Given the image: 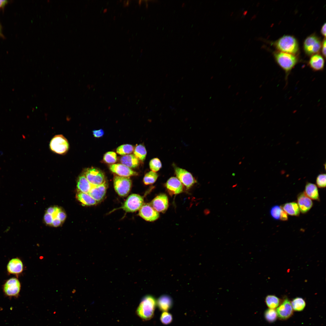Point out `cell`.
<instances>
[{
  "label": "cell",
  "instance_id": "cell-1",
  "mask_svg": "<svg viewBox=\"0 0 326 326\" xmlns=\"http://www.w3.org/2000/svg\"><path fill=\"white\" fill-rule=\"evenodd\" d=\"M274 56L276 62L284 71L286 84L291 71L298 62V58L295 55L280 51L276 52Z\"/></svg>",
  "mask_w": 326,
  "mask_h": 326
},
{
  "label": "cell",
  "instance_id": "cell-2",
  "mask_svg": "<svg viewBox=\"0 0 326 326\" xmlns=\"http://www.w3.org/2000/svg\"><path fill=\"white\" fill-rule=\"evenodd\" d=\"M156 304L155 298L147 295L143 297L136 310L137 315L144 320H148L153 316Z\"/></svg>",
  "mask_w": 326,
  "mask_h": 326
},
{
  "label": "cell",
  "instance_id": "cell-3",
  "mask_svg": "<svg viewBox=\"0 0 326 326\" xmlns=\"http://www.w3.org/2000/svg\"><path fill=\"white\" fill-rule=\"evenodd\" d=\"M274 44L279 51L295 55L299 50V45L296 39L290 35L283 36Z\"/></svg>",
  "mask_w": 326,
  "mask_h": 326
},
{
  "label": "cell",
  "instance_id": "cell-4",
  "mask_svg": "<svg viewBox=\"0 0 326 326\" xmlns=\"http://www.w3.org/2000/svg\"><path fill=\"white\" fill-rule=\"evenodd\" d=\"M114 189L120 196L125 197L127 195L131 189L132 182L128 177L116 176L114 178Z\"/></svg>",
  "mask_w": 326,
  "mask_h": 326
},
{
  "label": "cell",
  "instance_id": "cell-5",
  "mask_svg": "<svg viewBox=\"0 0 326 326\" xmlns=\"http://www.w3.org/2000/svg\"><path fill=\"white\" fill-rule=\"evenodd\" d=\"M143 203L142 197L137 194H133L128 197L121 208L127 212H133L139 210Z\"/></svg>",
  "mask_w": 326,
  "mask_h": 326
},
{
  "label": "cell",
  "instance_id": "cell-6",
  "mask_svg": "<svg viewBox=\"0 0 326 326\" xmlns=\"http://www.w3.org/2000/svg\"><path fill=\"white\" fill-rule=\"evenodd\" d=\"M321 45L320 39L316 36L313 34L305 39L304 42L303 48L307 55H313L317 54L320 51Z\"/></svg>",
  "mask_w": 326,
  "mask_h": 326
},
{
  "label": "cell",
  "instance_id": "cell-7",
  "mask_svg": "<svg viewBox=\"0 0 326 326\" xmlns=\"http://www.w3.org/2000/svg\"><path fill=\"white\" fill-rule=\"evenodd\" d=\"M50 146L53 152L59 154L66 153L69 148L67 140L63 136L61 135H56L52 138L50 141Z\"/></svg>",
  "mask_w": 326,
  "mask_h": 326
},
{
  "label": "cell",
  "instance_id": "cell-8",
  "mask_svg": "<svg viewBox=\"0 0 326 326\" xmlns=\"http://www.w3.org/2000/svg\"><path fill=\"white\" fill-rule=\"evenodd\" d=\"M21 289V284L16 278L12 277L6 281L3 286V291L8 297H18Z\"/></svg>",
  "mask_w": 326,
  "mask_h": 326
},
{
  "label": "cell",
  "instance_id": "cell-9",
  "mask_svg": "<svg viewBox=\"0 0 326 326\" xmlns=\"http://www.w3.org/2000/svg\"><path fill=\"white\" fill-rule=\"evenodd\" d=\"M174 171L177 178L187 188H190L196 183L192 174L186 170L176 167Z\"/></svg>",
  "mask_w": 326,
  "mask_h": 326
},
{
  "label": "cell",
  "instance_id": "cell-10",
  "mask_svg": "<svg viewBox=\"0 0 326 326\" xmlns=\"http://www.w3.org/2000/svg\"><path fill=\"white\" fill-rule=\"evenodd\" d=\"M84 175L88 181L94 185H100L105 181L103 173L94 168L87 169L85 172Z\"/></svg>",
  "mask_w": 326,
  "mask_h": 326
},
{
  "label": "cell",
  "instance_id": "cell-11",
  "mask_svg": "<svg viewBox=\"0 0 326 326\" xmlns=\"http://www.w3.org/2000/svg\"><path fill=\"white\" fill-rule=\"evenodd\" d=\"M139 214L145 220L150 222L156 220L159 216L158 212L148 204L143 205L139 209Z\"/></svg>",
  "mask_w": 326,
  "mask_h": 326
},
{
  "label": "cell",
  "instance_id": "cell-12",
  "mask_svg": "<svg viewBox=\"0 0 326 326\" xmlns=\"http://www.w3.org/2000/svg\"><path fill=\"white\" fill-rule=\"evenodd\" d=\"M151 205L158 212H164L168 206L167 196L165 194L159 195L153 200Z\"/></svg>",
  "mask_w": 326,
  "mask_h": 326
},
{
  "label": "cell",
  "instance_id": "cell-13",
  "mask_svg": "<svg viewBox=\"0 0 326 326\" xmlns=\"http://www.w3.org/2000/svg\"><path fill=\"white\" fill-rule=\"evenodd\" d=\"M109 168L111 171L120 176L129 177L138 174L136 172L122 164L111 165H110Z\"/></svg>",
  "mask_w": 326,
  "mask_h": 326
},
{
  "label": "cell",
  "instance_id": "cell-14",
  "mask_svg": "<svg viewBox=\"0 0 326 326\" xmlns=\"http://www.w3.org/2000/svg\"><path fill=\"white\" fill-rule=\"evenodd\" d=\"M277 316L280 319H285L289 318L293 313L291 302L287 299L284 300L276 310Z\"/></svg>",
  "mask_w": 326,
  "mask_h": 326
},
{
  "label": "cell",
  "instance_id": "cell-15",
  "mask_svg": "<svg viewBox=\"0 0 326 326\" xmlns=\"http://www.w3.org/2000/svg\"><path fill=\"white\" fill-rule=\"evenodd\" d=\"M165 186L169 193L171 195L179 194L182 192L183 187L182 184L175 177H171L167 181Z\"/></svg>",
  "mask_w": 326,
  "mask_h": 326
},
{
  "label": "cell",
  "instance_id": "cell-16",
  "mask_svg": "<svg viewBox=\"0 0 326 326\" xmlns=\"http://www.w3.org/2000/svg\"><path fill=\"white\" fill-rule=\"evenodd\" d=\"M7 272L9 274L18 276L23 272L24 266L21 260L16 257L9 260L7 264Z\"/></svg>",
  "mask_w": 326,
  "mask_h": 326
},
{
  "label": "cell",
  "instance_id": "cell-17",
  "mask_svg": "<svg viewBox=\"0 0 326 326\" xmlns=\"http://www.w3.org/2000/svg\"><path fill=\"white\" fill-rule=\"evenodd\" d=\"M107 187L106 181L100 185H94L88 194L97 202H98L102 200L105 196Z\"/></svg>",
  "mask_w": 326,
  "mask_h": 326
},
{
  "label": "cell",
  "instance_id": "cell-18",
  "mask_svg": "<svg viewBox=\"0 0 326 326\" xmlns=\"http://www.w3.org/2000/svg\"><path fill=\"white\" fill-rule=\"evenodd\" d=\"M308 65L314 71H321L324 69V60L323 56L318 54L312 55L308 62Z\"/></svg>",
  "mask_w": 326,
  "mask_h": 326
},
{
  "label": "cell",
  "instance_id": "cell-19",
  "mask_svg": "<svg viewBox=\"0 0 326 326\" xmlns=\"http://www.w3.org/2000/svg\"><path fill=\"white\" fill-rule=\"evenodd\" d=\"M297 203L299 210L302 213H305L312 208L313 203L304 192L300 193L297 197Z\"/></svg>",
  "mask_w": 326,
  "mask_h": 326
},
{
  "label": "cell",
  "instance_id": "cell-20",
  "mask_svg": "<svg viewBox=\"0 0 326 326\" xmlns=\"http://www.w3.org/2000/svg\"><path fill=\"white\" fill-rule=\"evenodd\" d=\"M156 304L159 309L161 311L166 312L172 306L173 301L171 298L167 295H163L158 299Z\"/></svg>",
  "mask_w": 326,
  "mask_h": 326
},
{
  "label": "cell",
  "instance_id": "cell-21",
  "mask_svg": "<svg viewBox=\"0 0 326 326\" xmlns=\"http://www.w3.org/2000/svg\"><path fill=\"white\" fill-rule=\"evenodd\" d=\"M94 185L88 181L84 174H82L78 177L77 183L78 191L88 194Z\"/></svg>",
  "mask_w": 326,
  "mask_h": 326
},
{
  "label": "cell",
  "instance_id": "cell-22",
  "mask_svg": "<svg viewBox=\"0 0 326 326\" xmlns=\"http://www.w3.org/2000/svg\"><path fill=\"white\" fill-rule=\"evenodd\" d=\"M121 163L129 168H135L139 164V160L133 154L126 155L123 156L120 159Z\"/></svg>",
  "mask_w": 326,
  "mask_h": 326
},
{
  "label": "cell",
  "instance_id": "cell-23",
  "mask_svg": "<svg viewBox=\"0 0 326 326\" xmlns=\"http://www.w3.org/2000/svg\"><path fill=\"white\" fill-rule=\"evenodd\" d=\"M304 193L310 199L319 200L318 190L315 184L310 183H307L305 186Z\"/></svg>",
  "mask_w": 326,
  "mask_h": 326
},
{
  "label": "cell",
  "instance_id": "cell-24",
  "mask_svg": "<svg viewBox=\"0 0 326 326\" xmlns=\"http://www.w3.org/2000/svg\"><path fill=\"white\" fill-rule=\"evenodd\" d=\"M76 197L78 200L85 205H93L96 204L97 202L88 194L79 191L77 193Z\"/></svg>",
  "mask_w": 326,
  "mask_h": 326
},
{
  "label": "cell",
  "instance_id": "cell-25",
  "mask_svg": "<svg viewBox=\"0 0 326 326\" xmlns=\"http://www.w3.org/2000/svg\"><path fill=\"white\" fill-rule=\"evenodd\" d=\"M283 210L287 214L292 216H299L300 210L297 203L295 202L287 203L285 204L282 207Z\"/></svg>",
  "mask_w": 326,
  "mask_h": 326
},
{
  "label": "cell",
  "instance_id": "cell-26",
  "mask_svg": "<svg viewBox=\"0 0 326 326\" xmlns=\"http://www.w3.org/2000/svg\"><path fill=\"white\" fill-rule=\"evenodd\" d=\"M134 155L138 160L143 161L145 158L147 151L145 147L142 144L137 145L134 151Z\"/></svg>",
  "mask_w": 326,
  "mask_h": 326
},
{
  "label": "cell",
  "instance_id": "cell-27",
  "mask_svg": "<svg viewBox=\"0 0 326 326\" xmlns=\"http://www.w3.org/2000/svg\"><path fill=\"white\" fill-rule=\"evenodd\" d=\"M267 305L270 308L274 309L278 306L280 304V299L273 295H267L265 298Z\"/></svg>",
  "mask_w": 326,
  "mask_h": 326
},
{
  "label": "cell",
  "instance_id": "cell-28",
  "mask_svg": "<svg viewBox=\"0 0 326 326\" xmlns=\"http://www.w3.org/2000/svg\"><path fill=\"white\" fill-rule=\"evenodd\" d=\"M292 309L296 311H302L305 306V302L302 298L296 297L294 299L291 303Z\"/></svg>",
  "mask_w": 326,
  "mask_h": 326
},
{
  "label": "cell",
  "instance_id": "cell-29",
  "mask_svg": "<svg viewBox=\"0 0 326 326\" xmlns=\"http://www.w3.org/2000/svg\"><path fill=\"white\" fill-rule=\"evenodd\" d=\"M158 175L156 172L151 171L147 173L145 175L143 181L145 185L151 184L156 181Z\"/></svg>",
  "mask_w": 326,
  "mask_h": 326
},
{
  "label": "cell",
  "instance_id": "cell-30",
  "mask_svg": "<svg viewBox=\"0 0 326 326\" xmlns=\"http://www.w3.org/2000/svg\"><path fill=\"white\" fill-rule=\"evenodd\" d=\"M134 150L133 146L130 144H124L119 146L117 149V152L121 155H125L131 153Z\"/></svg>",
  "mask_w": 326,
  "mask_h": 326
},
{
  "label": "cell",
  "instance_id": "cell-31",
  "mask_svg": "<svg viewBox=\"0 0 326 326\" xmlns=\"http://www.w3.org/2000/svg\"><path fill=\"white\" fill-rule=\"evenodd\" d=\"M264 316L267 321L272 322L276 320L277 315L276 311L275 309L269 308L265 312Z\"/></svg>",
  "mask_w": 326,
  "mask_h": 326
},
{
  "label": "cell",
  "instance_id": "cell-32",
  "mask_svg": "<svg viewBox=\"0 0 326 326\" xmlns=\"http://www.w3.org/2000/svg\"><path fill=\"white\" fill-rule=\"evenodd\" d=\"M149 165L152 171L155 172L158 171L162 167L161 162L158 158L152 159L150 161Z\"/></svg>",
  "mask_w": 326,
  "mask_h": 326
},
{
  "label": "cell",
  "instance_id": "cell-33",
  "mask_svg": "<svg viewBox=\"0 0 326 326\" xmlns=\"http://www.w3.org/2000/svg\"><path fill=\"white\" fill-rule=\"evenodd\" d=\"M117 155L114 152H108L104 155L103 159L106 163L109 164L115 163L117 160Z\"/></svg>",
  "mask_w": 326,
  "mask_h": 326
},
{
  "label": "cell",
  "instance_id": "cell-34",
  "mask_svg": "<svg viewBox=\"0 0 326 326\" xmlns=\"http://www.w3.org/2000/svg\"><path fill=\"white\" fill-rule=\"evenodd\" d=\"M282 208L279 205H275L270 209V213L271 216L275 220L280 219Z\"/></svg>",
  "mask_w": 326,
  "mask_h": 326
},
{
  "label": "cell",
  "instance_id": "cell-35",
  "mask_svg": "<svg viewBox=\"0 0 326 326\" xmlns=\"http://www.w3.org/2000/svg\"><path fill=\"white\" fill-rule=\"evenodd\" d=\"M173 319L172 315L166 312H163L160 317V320L162 323L165 324H170Z\"/></svg>",
  "mask_w": 326,
  "mask_h": 326
},
{
  "label": "cell",
  "instance_id": "cell-36",
  "mask_svg": "<svg viewBox=\"0 0 326 326\" xmlns=\"http://www.w3.org/2000/svg\"><path fill=\"white\" fill-rule=\"evenodd\" d=\"M316 184L320 188H324L326 186V174H320L318 175L316 178Z\"/></svg>",
  "mask_w": 326,
  "mask_h": 326
},
{
  "label": "cell",
  "instance_id": "cell-37",
  "mask_svg": "<svg viewBox=\"0 0 326 326\" xmlns=\"http://www.w3.org/2000/svg\"><path fill=\"white\" fill-rule=\"evenodd\" d=\"M66 216V213L60 208L57 212L56 216V217L59 219L62 222L65 220Z\"/></svg>",
  "mask_w": 326,
  "mask_h": 326
},
{
  "label": "cell",
  "instance_id": "cell-38",
  "mask_svg": "<svg viewBox=\"0 0 326 326\" xmlns=\"http://www.w3.org/2000/svg\"><path fill=\"white\" fill-rule=\"evenodd\" d=\"M53 218L52 215L46 213L44 216V221L48 225H52Z\"/></svg>",
  "mask_w": 326,
  "mask_h": 326
},
{
  "label": "cell",
  "instance_id": "cell-39",
  "mask_svg": "<svg viewBox=\"0 0 326 326\" xmlns=\"http://www.w3.org/2000/svg\"><path fill=\"white\" fill-rule=\"evenodd\" d=\"M93 134L94 137L96 138H99L102 137L104 135V130L100 129L99 130H95L93 131Z\"/></svg>",
  "mask_w": 326,
  "mask_h": 326
},
{
  "label": "cell",
  "instance_id": "cell-40",
  "mask_svg": "<svg viewBox=\"0 0 326 326\" xmlns=\"http://www.w3.org/2000/svg\"><path fill=\"white\" fill-rule=\"evenodd\" d=\"M62 222L57 218L56 217L53 218L52 225L53 227H57L60 226L62 223Z\"/></svg>",
  "mask_w": 326,
  "mask_h": 326
},
{
  "label": "cell",
  "instance_id": "cell-41",
  "mask_svg": "<svg viewBox=\"0 0 326 326\" xmlns=\"http://www.w3.org/2000/svg\"><path fill=\"white\" fill-rule=\"evenodd\" d=\"M288 219L287 213L282 209L281 212L280 219L283 221H286L288 220Z\"/></svg>",
  "mask_w": 326,
  "mask_h": 326
},
{
  "label": "cell",
  "instance_id": "cell-42",
  "mask_svg": "<svg viewBox=\"0 0 326 326\" xmlns=\"http://www.w3.org/2000/svg\"><path fill=\"white\" fill-rule=\"evenodd\" d=\"M326 39L325 38L323 40L321 45L322 53L325 58L326 57Z\"/></svg>",
  "mask_w": 326,
  "mask_h": 326
},
{
  "label": "cell",
  "instance_id": "cell-43",
  "mask_svg": "<svg viewBox=\"0 0 326 326\" xmlns=\"http://www.w3.org/2000/svg\"><path fill=\"white\" fill-rule=\"evenodd\" d=\"M321 34L325 37L326 36V23H325L322 26L321 29Z\"/></svg>",
  "mask_w": 326,
  "mask_h": 326
},
{
  "label": "cell",
  "instance_id": "cell-44",
  "mask_svg": "<svg viewBox=\"0 0 326 326\" xmlns=\"http://www.w3.org/2000/svg\"><path fill=\"white\" fill-rule=\"evenodd\" d=\"M8 1L5 0H0V8L4 7L7 3Z\"/></svg>",
  "mask_w": 326,
  "mask_h": 326
},
{
  "label": "cell",
  "instance_id": "cell-45",
  "mask_svg": "<svg viewBox=\"0 0 326 326\" xmlns=\"http://www.w3.org/2000/svg\"><path fill=\"white\" fill-rule=\"evenodd\" d=\"M130 0H124L123 2V6L124 7H126L128 6L129 5L130 3Z\"/></svg>",
  "mask_w": 326,
  "mask_h": 326
},
{
  "label": "cell",
  "instance_id": "cell-46",
  "mask_svg": "<svg viewBox=\"0 0 326 326\" xmlns=\"http://www.w3.org/2000/svg\"><path fill=\"white\" fill-rule=\"evenodd\" d=\"M142 0H139V5H141V3H142Z\"/></svg>",
  "mask_w": 326,
  "mask_h": 326
},
{
  "label": "cell",
  "instance_id": "cell-47",
  "mask_svg": "<svg viewBox=\"0 0 326 326\" xmlns=\"http://www.w3.org/2000/svg\"><path fill=\"white\" fill-rule=\"evenodd\" d=\"M107 11V8H105V9H104V10L103 12H106Z\"/></svg>",
  "mask_w": 326,
  "mask_h": 326
},
{
  "label": "cell",
  "instance_id": "cell-48",
  "mask_svg": "<svg viewBox=\"0 0 326 326\" xmlns=\"http://www.w3.org/2000/svg\"><path fill=\"white\" fill-rule=\"evenodd\" d=\"M1 34V27L0 25V35Z\"/></svg>",
  "mask_w": 326,
  "mask_h": 326
}]
</instances>
